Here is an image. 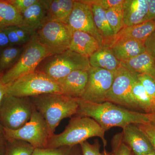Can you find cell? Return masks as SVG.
Returning <instances> with one entry per match:
<instances>
[{
    "label": "cell",
    "instance_id": "cell-27",
    "mask_svg": "<svg viewBox=\"0 0 155 155\" xmlns=\"http://www.w3.org/2000/svg\"><path fill=\"white\" fill-rule=\"evenodd\" d=\"M4 30L8 35L11 45L22 46L27 44L36 34L22 25L10 26Z\"/></svg>",
    "mask_w": 155,
    "mask_h": 155
},
{
    "label": "cell",
    "instance_id": "cell-8",
    "mask_svg": "<svg viewBox=\"0 0 155 155\" xmlns=\"http://www.w3.org/2000/svg\"><path fill=\"white\" fill-rule=\"evenodd\" d=\"M4 136L9 139L26 142L35 149L47 148L50 137L44 118L35 107L30 120L26 124L16 130L4 127Z\"/></svg>",
    "mask_w": 155,
    "mask_h": 155
},
{
    "label": "cell",
    "instance_id": "cell-14",
    "mask_svg": "<svg viewBox=\"0 0 155 155\" xmlns=\"http://www.w3.org/2000/svg\"><path fill=\"white\" fill-rule=\"evenodd\" d=\"M88 70H78L70 73L58 81L62 94L81 99L84 94L88 80Z\"/></svg>",
    "mask_w": 155,
    "mask_h": 155
},
{
    "label": "cell",
    "instance_id": "cell-3",
    "mask_svg": "<svg viewBox=\"0 0 155 155\" xmlns=\"http://www.w3.org/2000/svg\"><path fill=\"white\" fill-rule=\"evenodd\" d=\"M105 132L94 119L88 117L75 116L69 121L62 133L50 137L47 148L72 147L80 144L88 139L98 137L102 140L104 150L107 144Z\"/></svg>",
    "mask_w": 155,
    "mask_h": 155
},
{
    "label": "cell",
    "instance_id": "cell-30",
    "mask_svg": "<svg viewBox=\"0 0 155 155\" xmlns=\"http://www.w3.org/2000/svg\"><path fill=\"white\" fill-rule=\"evenodd\" d=\"M106 15L115 35L125 26L123 21L122 4L106 11Z\"/></svg>",
    "mask_w": 155,
    "mask_h": 155
},
{
    "label": "cell",
    "instance_id": "cell-17",
    "mask_svg": "<svg viewBox=\"0 0 155 155\" xmlns=\"http://www.w3.org/2000/svg\"><path fill=\"white\" fill-rule=\"evenodd\" d=\"M22 25L34 33L48 21L47 9L44 0H38L22 14Z\"/></svg>",
    "mask_w": 155,
    "mask_h": 155
},
{
    "label": "cell",
    "instance_id": "cell-28",
    "mask_svg": "<svg viewBox=\"0 0 155 155\" xmlns=\"http://www.w3.org/2000/svg\"><path fill=\"white\" fill-rule=\"evenodd\" d=\"M5 139L3 155H31L34 150V147L26 142Z\"/></svg>",
    "mask_w": 155,
    "mask_h": 155
},
{
    "label": "cell",
    "instance_id": "cell-19",
    "mask_svg": "<svg viewBox=\"0 0 155 155\" xmlns=\"http://www.w3.org/2000/svg\"><path fill=\"white\" fill-rule=\"evenodd\" d=\"M91 67L98 68L115 73L122 67L121 61H119L110 48L102 46L88 58Z\"/></svg>",
    "mask_w": 155,
    "mask_h": 155
},
{
    "label": "cell",
    "instance_id": "cell-40",
    "mask_svg": "<svg viewBox=\"0 0 155 155\" xmlns=\"http://www.w3.org/2000/svg\"><path fill=\"white\" fill-rule=\"evenodd\" d=\"M7 89V85L3 84L0 81V104L3 97L6 94Z\"/></svg>",
    "mask_w": 155,
    "mask_h": 155
},
{
    "label": "cell",
    "instance_id": "cell-7",
    "mask_svg": "<svg viewBox=\"0 0 155 155\" xmlns=\"http://www.w3.org/2000/svg\"><path fill=\"white\" fill-rule=\"evenodd\" d=\"M34 108L29 97L6 94L0 104V123L7 129H19L30 120Z\"/></svg>",
    "mask_w": 155,
    "mask_h": 155
},
{
    "label": "cell",
    "instance_id": "cell-11",
    "mask_svg": "<svg viewBox=\"0 0 155 155\" xmlns=\"http://www.w3.org/2000/svg\"><path fill=\"white\" fill-rule=\"evenodd\" d=\"M115 73L98 68L91 67L88 80L81 99L94 103L106 101V97L114 81Z\"/></svg>",
    "mask_w": 155,
    "mask_h": 155
},
{
    "label": "cell",
    "instance_id": "cell-34",
    "mask_svg": "<svg viewBox=\"0 0 155 155\" xmlns=\"http://www.w3.org/2000/svg\"><path fill=\"white\" fill-rule=\"evenodd\" d=\"M38 1V0H9L11 5L21 14Z\"/></svg>",
    "mask_w": 155,
    "mask_h": 155
},
{
    "label": "cell",
    "instance_id": "cell-6",
    "mask_svg": "<svg viewBox=\"0 0 155 155\" xmlns=\"http://www.w3.org/2000/svg\"><path fill=\"white\" fill-rule=\"evenodd\" d=\"M6 94L30 97L48 94H62L59 83L42 72L35 71L7 84Z\"/></svg>",
    "mask_w": 155,
    "mask_h": 155
},
{
    "label": "cell",
    "instance_id": "cell-42",
    "mask_svg": "<svg viewBox=\"0 0 155 155\" xmlns=\"http://www.w3.org/2000/svg\"><path fill=\"white\" fill-rule=\"evenodd\" d=\"M4 136V127L0 123V137H2Z\"/></svg>",
    "mask_w": 155,
    "mask_h": 155
},
{
    "label": "cell",
    "instance_id": "cell-2",
    "mask_svg": "<svg viewBox=\"0 0 155 155\" xmlns=\"http://www.w3.org/2000/svg\"><path fill=\"white\" fill-rule=\"evenodd\" d=\"M36 110L44 118L50 137L62 120L76 115L78 99L60 94H48L29 97Z\"/></svg>",
    "mask_w": 155,
    "mask_h": 155
},
{
    "label": "cell",
    "instance_id": "cell-26",
    "mask_svg": "<svg viewBox=\"0 0 155 155\" xmlns=\"http://www.w3.org/2000/svg\"><path fill=\"white\" fill-rule=\"evenodd\" d=\"M131 96L139 110H141L147 114H154L148 95L138 78L133 84Z\"/></svg>",
    "mask_w": 155,
    "mask_h": 155
},
{
    "label": "cell",
    "instance_id": "cell-20",
    "mask_svg": "<svg viewBox=\"0 0 155 155\" xmlns=\"http://www.w3.org/2000/svg\"><path fill=\"white\" fill-rule=\"evenodd\" d=\"M84 1L91 7L95 25L103 39V46H110L114 41L115 35L108 22L105 10L101 6L91 2L89 0Z\"/></svg>",
    "mask_w": 155,
    "mask_h": 155
},
{
    "label": "cell",
    "instance_id": "cell-41",
    "mask_svg": "<svg viewBox=\"0 0 155 155\" xmlns=\"http://www.w3.org/2000/svg\"><path fill=\"white\" fill-rule=\"evenodd\" d=\"M5 137H0V155H4V148H5Z\"/></svg>",
    "mask_w": 155,
    "mask_h": 155
},
{
    "label": "cell",
    "instance_id": "cell-25",
    "mask_svg": "<svg viewBox=\"0 0 155 155\" xmlns=\"http://www.w3.org/2000/svg\"><path fill=\"white\" fill-rule=\"evenodd\" d=\"M24 47L22 46L10 45L0 50V76L16 64Z\"/></svg>",
    "mask_w": 155,
    "mask_h": 155
},
{
    "label": "cell",
    "instance_id": "cell-24",
    "mask_svg": "<svg viewBox=\"0 0 155 155\" xmlns=\"http://www.w3.org/2000/svg\"><path fill=\"white\" fill-rule=\"evenodd\" d=\"M22 24V15L9 0H0V30Z\"/></svg>",
    "mask_w": 155,
    "mask_h": 155
},
{
    "label": "cell",
    "instance_id": "cell-22",
    "mask_svg": "<svg viewBox=\"0 0 155 155\" xmlns=\"http://www.w3.org/2000/svg\"><path fill=\"white\" fill-rule=\"evenodd\" d=\"M47 9L48 21H56L67 24L71 14L73 0H45Z\"/></svg>",
    "mask_w": 155,
    "mask_h": 155
},
{
    "label": "cell",
    "instance_id": "cell-35",
    "mask_svg": "<svg viewBox=\"0 0 155 155\" xmlns=\"http://www.w3.org/2000/svg\"><path fill=\"white\" fill-rule=\"evenodd\" d=\"M137 125L147 136L155 150V125L153 124Z\"/></svg>",
    "mask_w": 155,
    "mask_h": 155
},
{
    "label": "cell",
    "instance_id": "cell-4",
    "mask_svg": "<svg viewBox=\"0 0 155 155\" xmlns=\"http://www.w3.org/2000/svg\"><path fill=\"white\" fill-rule=\"evenodd\" d=\"M50 56L51 54L39 41L35 34L24 46L16 64L0 76V81L7 85L35 72L42 61Z\"/></svg>",
    "mask_w": 155,
    "mask_h": 155
},
{
    "label": "cell",
    "instance_id": "cell-36",
    "mask_svg": "<svg viewBox=\"0 0 155 155\" xmlns=\"http://www.w3.org/2000/svg\"><path fill=\"white\" fill-rule=\"evenodd\" d=\"M89 1L92 3L101 6L104 10L107 11L113 7L122 5L124 2V0H89Z\"/></svg>",
    "mask_w": 155,
    "mask_h": 155
},
{
    "label": "cell",
    "instance_id": "cell-43",
    "mask_svg": "<svg viewBox=\"0 0 155 155\" xmlns=\"http://www.w3.org/2000/svg\"><path fill=\"white\" fill-rule=\"evenodd\" d=\"M145 155H155V150Z\"/></svg>",
    "mask_w": 155,
    "mask_h": 155
},
{
    "label": "cell",
    "instance_id": "cell-32",
    "mask_svg": "<svg viewBox=\"0 0 155 155\" xmlns=\"http://www.w3.org/2000/svg\"><path fill=\"white\" fill-rule=\"evenodd\" d=\"M112 152L114 155H134L132 151L123 141L122 133L117 134L111 140Z\"/></svg>",
    "mask_w": 155,
    "mask_h": 155
},
{
    "label": "cell",
    "instance_id": "cell-37",
    "mask_svg": "<svg viewBox=\"0 0 155 155\" xmlns=\"http://www.w3.org/2000/svg\"><path fill=\"white\" fill-rule=\"evenodd\" d=\"M144 45L146 51L155 62V31L147 39Z\"/></svg>",
    "mask_w": 155,
    "mask_h": 155
},
{
    "label": "cell",
    "instance_id": "cell-38",
    "mask_svg": "<svg viewBox=\"0 0 155 155\" xmlns=\"http://www.w3.org/2000/svg\"><path fill=\"white\" fill-rule=\"evenodd\" d=\"M149 9L146 21L149 20L155 21V0H148Z\"/></svg>",
    "mask_w": 155,
    "mask_h": 155
},
{
    "label": "cell",
    "instance_id": "cell-44",
    "mask_svg": "<svg viewBox=\"0 0 155 155\" xmlns=\"http://www.w3.org/2000/svg\"><path fill=\"white\" fill-rule=\"evenodd\" d=\"M107 155H114V154L112 152L109 153L108 152H107Z\"/></svg>",
    "mask_w": 155,
    "mask_h": 155
},
{
    "label": "cell",
    "instance_id": "cell-9",
    "mask_svg": "<svg viewBox=\"0 0 155 155\" xmlns=\"http://www.w3.org/2000/svg\"><path fill=\"white\" fill-rule=\"evenodd\" d=\"M72 32L67 24L47 21L37 31L36 35L51 56L69 49Z\"/></svg>",
    "mask_w": 155,
    "mask_h": 155
},
{
    "label": "cell",
    "instance_id": "cell-31",
    "mask_svg": "<svg viewBox=\"0 0 155 155\" xmlns=\"http://www.w3.org/2000/svg\"><path fill=\"white\" fill-rule=\"evenodd\" d=\"M137 77L148 95L153 112L155 114V80L152 78L144 74H137Z\"/></svg>",
    "mask_w": 155,
    "mask_h": 155
},
{
    "label": "cell",
    "instance_id": "cell-21",
    "mask_svg": "<svg viewBox=\"0 0 155 155\" xmlns=\"http://www.w3.org/2000/svg\"><path fill=\"white\" fill-rule=\"evenodd\" d=\"M155 31V20H149L137 25L124 26L115 35L113 42L120 39L130 38L144 43L147 39Z\"/></svg>",
    "mask_w": 155,
    "mask_h": 155
},
{
    "label": "cell",
    "instance_id": "cell-16",
    "mask_svg": "<svg viewBox=\"0 0 155 155\" xmlns=\"http://www.w3.org/2000/svg\"><path fill=\"white\" fill-rule=\"evenodd\" d=\"M114 55L121 62L130 60L146 52L144 43L130 38L117 40L109 46Z\"/></svg>",
    "mask_w": 155,
    "mask_h": 155
},
{
    "label": "cell",
    "instance_id": "cell-12",
    "mask_svg": "<svg viewBox=\"0 0 155 155\" xmlns=\"http://www.w3.org/2000/svg\"><path fill=\"white\" fill-rule=\"evenodd\" d=\"M73 31H79L94 37L103 46V39L95 25L91 7L84 1H74L73 9L67 22Z\"/></svg>",
    "mask_w": 155,
    "mask_h": 155
},
{
    "label": "cell",
    "instance_id": "cell-5",
    "mask_svg": "<svg viewBox=\"0 0 155 155\" xmlns=\"http://www.w3.org/2000/svg\"><path fill=\"white\" fill-rule=\"evenodd\" d=\"M38 67L36 71L58 82L73 71L89 70L91 67L88 58L68 49L45 58Z\"/></svg>",
    "mask_w": 155,
    "mask_h": 155
},
{
    "label": "cell",
    "instance_id": "cell-18",
    "mask_svg": "<svg viewBox=\"0 0 155 155\" xmlns=\"http://www.w3.org/2000/svg\"><path fill=\"white\" fill-rule=\"evenodd\" d=\"M101 46L96 39L89 34L73 31L69 49L89 58Z\"/></svg>",
    "mask_w": 155,
    "mask_h": 155
},
{
    "label": "cell",
    "instance_id": "cell-1",
    "mask_svg": "<svg viewBox=\"0 0 155 155\" xmlns=\"http://www.w3.org/2000/svg\"><path fill=\"white\" fill-rule=\"evenodd\" d=\"M78 108L75 116L94 119L104 132L114 127L124 128L127 125H155V114L131 110L109 101L94 103L78 99Z\"/></svg>",
    "mask_w": 155,
    "mask_h": 155
},
{
    "label": "cell",
    "instance_id": "cell-23",
    "mask_svg": "<svg viewBox=\"0 0 155 155\" xmlns=\"http://www.w3.org/2000/svg\"><path fill=\"white\" fill-rule=\"evenodd\" d=\"M121 65L131 72L148 75L155 80V62L146 52L133 59L121 62Z\"/></svg>",
    "mask_w": 155,
    "mask_h": 155
},
{
    "label": "cell",
    "instance_id": "cell-29",
    "mask_svg": "<svg viewBox=\"0 0 155 155\" xmlns=\"http://www.w3.org/2000/svg\"><path fill=\"white\" fill-rule=\"evenodd\" d=\"M31 155H83L80 144L55 148L35 149Z\"/></svg>",
    "mask_w": 155,
    "mask_h": 155
},
{
    "label": "cell",
    "instance_id": "cell-33",
    "mask_svg": "<svg viewBox=\"0 0 155 155\" xmlns=\"http://www.w3.org/2000/svg\"><path fill=\"white\" fill-rule=\"evenodd\" d=\"M80 145L83 155H107L106 150L102 153L100 152L101 145L97 140H96L93 144L85 141L81 143Z\"/></svg>",
    "mask_w": 155,
    "mask_h": 155
},
{
    "label": "cell",
    "instance_id": "cell-39",
    "mask_svg": "<svg viewBox=\"0 0 155 155\" xmlns=\"http://www.w3.org/2000/svg\"><path fill=\"white\" fill-rule=\"evenodd\" d=\"M11 45L5 31L0 30V50Z\"/></svg>",
    "mask_w": 155,
    "mask_h": 155
},
{
    "label": "cell",
    "instance_id": "cell-10",
    "mask_svg": "<svg viewBox=\"0 0 155 155\" xmlns=\"http://www.w3.org/2000/svg\"><path fill=\"white\" fill-rule=\"evenodd\" d=\"M137 74L120 67L115 73L113 83L106 95V101L131 110H139L131 96V89L137 79Z\"/></svg>",
    "mask_w": 155,
    "mask_h": 155
},
{
    "label": "cell",
    "instance_id": "cell-15",
    "mask_svg": "<svg viewBox=\"0 0 155 155\" xmlns=\"http://www.w3.org/2000/svg\"><path fill=\"white\" fill-rule=\"evenodd\" d=\"M148 9V0H124L122 10L125 26H131L145 22Z\"/></svg>",
    "mask_w": 155,
    "mask_h": 155
},
{
    "label": "cell",
    "instance_id": "cell-13",
    "mask_svg": "<svg viewBox=\"0 0 155 155\" xmlns=\"http://www.w3.org/2000/svg\"><path fill=\"white\" fill-rule=\"evenodd\" d=\"M123 141L134 155H145L154 150L149 140L136 124H130L122 128Z\"/></svg>",
    "mask_w": 155,
    "mask_h": 155
}]
</instances>
